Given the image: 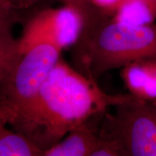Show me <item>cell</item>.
I'll return each instance as SVG.
<instances>
[{
	"label": "cell",
	"instance_id": "cell-15",
	"mask_svg": "<svg viewBox=\"0 0 156 156\" xmlns=\"http://www.w3.org/2000/svg\"><path fill=\"white\" fill-rule=\"evenodd\" d=\"M155 1H156V0H155Z\"/></svg>",
	"mask_w": 156,
	"mask_h": 156
},
{
	"label": "cell",
	"instance_id": "cell-2",
	"mask_svg": "<svg viewBox=\"0 0 156 156\" xmlns=\"http://www.w3.org/2000/svg\"><path fill=\"white\" fill-rule=\"evenodd\" d=\"M74 46L73 55L80 72L96 80L135 60L156 56V24L136 26L105 17L82 33Z\"/></svg>",
	"mask_w": 156,
	"mask_h": 156
},
{
	"label": "cell",
	"instance_id": "cell-9",
	"mask_svg": "<svg viewBox=\"0 0 156 156\" xmlns=\"http://www.w3.org/2000/svg\"><path fill=\"white\" fill-rule=\"evenodd\" d=\"M44 152L28 138L0 121V156H43Z\"/></svg>",
	"mask_w": 156,
	"mask_h": 156
},
{
	"label": "cell",
	"instance_id": "cell-3",
	"mask_svg": "<svg viewBox=\"0 0 156 156\" xmlns=\"http://www.w3.org/2000/svg\"><path fill=\"white\" fill-rule=\"evenodd\" d=\"M62 51L39 45L24 54L17 48L0 58V121L12 123L34 98Z\"/></svg>",
	"mask_w": 156,
	"mask_h": 156
},
{
	"label": "cell",
	"instance_id": "cell-5",
	"mask_svg": "<svg viewBox=\"0 0 156 156\" xmlns=\"http://www.w3.org/2000/svg\"><path fill=\"white\" fill-rule=\"evenodd\" d=\"M83 20L75 9L63 5L45 9L34 15L25 24L17 50L24 54L39 45H50L60 51L73 46L80 36Z\"/></svg>",
	"mask_w": 156,
	"mask_h": 156
},
{
	"label": "cell",
	"instance_id": "cell-14",
	"mask_svg": "<svg viewBox=\"0 0 156 156\" xmlns=\"http://www.w3.org/2000/svg\"><path fill=\"white\" fill-rule=\"evenodd\" d=\"M17 48V44L16 46H12V47H7V46H4L0 45V58L3 57L4 56L6 55V54L9 53V52L15 50Z\"/></svg>",
	"mask_w": 156,
	"mask_h": 156
},
{
	"label": "cell",
	"instance_id": "cell-8",
	"mask_svg": "<svg viewBox=\"0 0 156 156\" xmlns=\"http://www.w3.org/2000/svg\"><path fill=\"white\" fill-rule=\"evenodd\" d=\"M111 18L136 26L154 24L156 20V1L125 0Z\"/></svg>",
	"mask_w": 156,
	"mask_h": 156
},
{
	"label": "cell",
	"instance_id": "cell-11",
	"mask_svg": "<svg viewBox=\"0 0 156 156\" xmlns=\"http://www.w3.org/2000/svg\"><path fill=\"white\" fill-rule=\"evenodd\" d=\"M18 12L0 7V45L12 47L17 45L13 38V25L18 20Z\"/></svg>",
	"mask_w": 156,
	"mask_h": 156
},
{
	"label": "cell",
	"instance_id": "cell-13",
	"mask_svg": "<svg viewBox=\"0 0 156 156\" xmlns=\"http://www.w3.org/2000/svg\"><path fill=\"white\" fill-rule=\"evenodd\" d=\"M38 2V0H0V7L18 12L32 7Z\"/></svg>",
	"mask_w": 156,
	"mask_h": 156
},
{
	"label": "cell",
	"instance_id": "cell-1",
	"mask_svg": "<svg viewBox=\"0 0 156 156\" xmlns=\"http://www.w3.org/2000/svg\"><path fill=\"white\" fill-rule=\"evenodd\" d=\"M130 94H108L60 57L38 93L10 126L44 152L77 126L104 114ZM44 155V154H43Z\"/></svg>",
	"mask_w": 156,
	"mask_h": 156
},
{
	"label": "cell",
	"instance_id": "cell-10",
	"mask_svg": "<svg viewBox=\"0 0 156 156\" xmlns=\"http://www.w3.org/2000/svg\"><path fill=\"white\" fill-rule=\"evenodd\" d=\"M63 5L71 7L77 12L84 22L82 32H85L98 24L102 20L107 17L91 3L90 0H60Z\"/></svg>",
	"mask_w": 156,
	"mask_h": 156
},
{
	"label": "cell",
	"instance_id": "cell-4",
	"mask_svg": "<svg viewBox=\"0 0 156 156\" xmlns=\"http://www.w3.org/2000/svg\"><path fill=\"white\" fill-rule=\"evenodd\" d=\"M105 113L98 135L111 142L121 156H156V103L132 95Z\"/></svg>",
	"mask_w": 156,
	"mask_h": 156
},
{
	"label": "cell",
	"instance_id": "cell-7",
	"mask_svg": "<svg viewBox=\"0 0 156 156\" xmlns=\"http://www.w3.org/2000/svg\"><path fill=\"white\" fill-rule=\"evenodd\" d=\"M100 136L87 123L72 129L62 140L44 152L43 156H91Z\"/></svg>",
	"mask_w": 156,
	"mask_h": 156
},
{
	"label": "cell",
	"instance_id": "cell-12",
	"mask_svg": "<svg viewBox=\"0 0 156 156\" xmlns=\"http://www.w3.org/2000/svg\"><path fill=\"white\" fill-rule=\"evenodd\" d=\"M105 16L111 17L125 0H90Z\"/></svg>",
	"mask_w": 156,
	"mask_h": 156
},
{
	"label": "cell",
	"instance_id": "cell-6",
	"mask_svg": "<svg viewBox=\"0 0 156 156\" xmlns=\"http://www.w3.org/2000/svg\"><path fill=\"white\" fill-rule=\"evenodd\" d=\"M121 69V77L130 95L156 103V56L140 58Z\"/></svg>",
	"mask_w": 156,
	"mask_h": 156
}]
</instances>
